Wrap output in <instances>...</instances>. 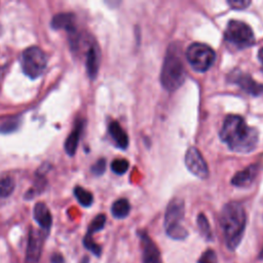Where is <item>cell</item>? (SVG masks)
Segmentation results:
<instances>
[{"label":"cell","instance_id":"1","mask_svg":"<svg viewBox=\"0 0 263 263\" xmlns=\"http://www.w3.org/2000/svg\"><path fill=\"white\" fill-rule=\"evenodd\" d=\"M219 137L231 151L237 153L254 151L259 142L258 130L248 125L243 117L232 114L225 117Z\"/></svg>","mask_w":263,"mask_h":263},{"label":"cell","instance_id":"2","mask_svg":"<svg viewBox=\"0 0 263 263\" xmlns=\"http://www.w3.org/2000/svg\"><path fill=\"white\" fill-rule=\"evenodd\" d=\"M220 225L227 249L234 251L241 241L247 225V214L242 204L237 201L226 203L220 213Z\"/></svg>","mask_w":263,"mask_h":263},{"label":"cell","instance_id":"3","mask_svg":"<svg viewBox=\"0 0 263 263\" xmlns=\"http://www.w3.org/2000/svg\"><path fill=\"white\" fill-rule=\"evenodd\" d=\"M186 73L179 49L175 43L167 47L160 71V82L167 91L177 90L185 81Z\"/></svg>","mask_w":263,"mask_h":263},{"label":"cell","instance_id":"4","mask_svg":"<svg viewBox=\"0 0 263 263\" xmlns=\"http://www.w3.org/2000/svg\"><path fill=\"white\" fill-rule=\"evenodd\" d=\"M185 205L181 198H173L165 210L164 229L168 237L175 240H183L188 236V231L182 226L181 222L184 218Z\"/></svg>","mask_w":263,"mask_h":263},{"label":"cell","instance_id":"5","mask_svg":"<svg viewBox=\"0 0 263 263\" xmlns=\"http://www.w3.org/2000/svg\"><path fill=\"white\" fill-rule=\"evenodd\" d=\"M224 40L228 46L241 50L252 46L255 42V36L251 27L237 20H231L228 22L225 32Z\"/></svg>","mask_w":263,"mask_h":263},{"label":"cell","instance_id":"6","mask_svg":"<svg viewBox=\"0 0 263 263\" xmlns=\"http://www.w3.org/2000/svg\"><path fill=\"white\" fill-rule=\"evenodd\" d=\"M186 60L193 70L199 73L208 71L216 60V53L212 47L204 43H191L186 49Z\"/></svg>","mask_w":263,"mask_h":263},{"label":"cell","instance_id":"7","mask_svg":"<svg viewBox=\"0 0 263 263\" xmlns=\"http://www.w3.org/2000/svg\"><path fill=\"white\" fill-rule=\"evenodd\" d=\"M21 64L24 73L31 79H36L42 75L46 68V54L40 47L30 46L23 51Z\"/></svg>","mask_w":263,"mask_h":263},{"label":"cell","instance_id":"8","mask_svg":"<svg viewBox=\"0 0 263 263\" xmlns=\"http://www.w3.org/2000/svg\"><path fill=\"white\" fill-rule=\"evenodd\" d=\"M228 79L230 82L236 84L240 89L251 96L258 97L263 93V84L258 83L250 74L238 69L233 70L229 74Z\"/></svg>","mask_w":263,"mask_h":263},{"label":"cell","instance_id":"9","mask_svg":"<svg viewBox=\"0 0 263 263\" xmlns=\"http://www.w3.org/2000/svg\"><path fill=\"white\" fill-rule=\"evenodd\" d=\"M184 162L189 172L195 177L199 179H206L209 177L208 164L197 148L190 147L186 151Z\"/></svg>","mask_w":263,"mask_h":263},{"label":"cell","instance_id":"10","mask_svg":"<svg viewBox=\"0 0 263 263\" xmlns=\"http://www.w3.org/2000/svg\"><path fill=\"white\" fill-rule=\"evenodd\" d=\"M142 248V262L143 263H162L160 252L155 242L150 238L145 230L138 231Z\"/></svg>","mask_w":263,"mask_h":263},{"label":"cell","instance_id":"11","mask_svg":"<svg viewBox=\"0 0 263 263\" xmlns=\"http://www.w3.org/2000/svg\"><path fill=\"white\" fill-rule=\"evenodd\" d=\"M42 243L43 237L42 233L37 229L31 228L29 232L26 260L25 263H38L42 253Z\"/></svg>","mask_w":263,"mask_h":263},{"label":"cell","instance_id":"12","mask_svg":"<svg viewBox=\"0 0 263 263\" xmlns=\"http://www.w3.org/2000/svg\"><path fill=\"white\" fill-rule=\"evenodd\" d=\"M259 172V165L250 164L242 171L237 172L231 179V184L236 187H249L256 179Z\"/></svg>","mask_w":263,"mask_h":263},{"label":"cell","instance_id":"13","mask_svg":"<svg viewBox=\"0 0 263 263\" xmlns=\"http://www.w3.org/2000/svg\"><path fill=\"white\" fill-rule=\"evenodd\" d=\"M100 62H101V54L99 46L96 42L91 43L86 51V72L90 79H95L97 77V74L99 72L100 68Z\"/></svg>","mask_w":263,"mask_h":263},{"label":"cell","instance_id":"14","mask_svg":"<svg viewBox=\"0 0 263 263\" xmlns=\"http://www.w3.org/2000/svg\"><path fill=\"white\" fill-rule=\"evenodd\" d=\"M54 30H66L71 34L75 33V15L71 12H61L55 14L50 23Z\"/></svg>","mask_w":263,"mask_h":263},{"label":"cell","instance_id":"15","mask_svg":"<svg viewBox=\"0 0 263 263\" xmlns=\"http://www.w3.org/2000/svg\"><path fill=\"white\" fill-rule=\"evenodd\" d=\"M33 216L35 221L44 230H49L52 224L51 214L44 202H37L33 210Z\"/></svg>","mask_w":263,"mask_h":263},{"label":"cell","instance_id":"16","mask_svg":"<svg viewBox=\"0 0 263 263\" xmlns=\"http://www.w3.org/2000/svg\"><path fill=\"white\" fill-rule=\"evenodd\" d=\"M108 132L116 146L120 149H125L128 146V136L117 121H111L108 125Z\"/></svg>","mask_w":263,"mask_h":263},{"label":"cell","instance_id":"17","mask_svg":"<svg viewBox=\"0 0 263 263\" xmlns=\"http://www.w3.org/2000/svg\"><path fill=\"white\" fill-rule=\"evenodd\" d=\"M82 122H77L75 127L73 128V130L71 132V134L67 137L66 141H65V151L68 153V155L73 156L77 150L78 147V143H79V139L81 136V132H82Z\"/></svg>","mask_w":263,"mask_h":263},{"label":"cell","instance_id":"18","mask_svg":"<svg viewBox=\"0 0 263 263\" xmlns=\"http://www.w3.org/2000/svg\"><path fill=\"white\" fill-rule=\"evenodd\" d=\"M130 212L129 201L125 198H119L115 200L111 206V214L116 219H124Z\"/></svg>","mask_w":263,"mask_h":263},{"label":"cell","instance_id":"19","mask_svg":"<svg viewBox=\"0 0 263 263\" xmlns=\"http://www.w3.org/2000/svg\"><path fill=\"white\" fill-rule=\"evenodd\" d=\"M197 227H198L200 235L206 241H212L213 240V232H212L210 223H209L205 215L202 214V213L198 214V216H197Z\"/></svg>","mask_w":263,"mask_h":263},{"label":"cell","instance_id":"20","mask_svg":"<svg viewBox=\"0 0 263 263\" xmlns=\"http://www.w3.org/2000/svg\"><path fill=\"white\" fill-rule=\"evenodd\" d=\"M74 194L76 196V199L78 200V202L81 205H83V206L91 205V203L93 201V197L89 191L85 190L84 188H82L80 186H76L74 188Z\"/></svg>","mask_w":263,"mask_h":263},{"label":"cell","instance_id":"21","mask_svg":"<svg viewBox=\"0 0 263 263\" xmlns=\"http://www.w3.org/2000/svg\"><path fill=\"white\" fill-rule=\"evenodd\" d=\"M14 180L11 177H4L0 179V197H8L14 190Z\"/></svg>","mask_w":263,"mask_h":263},{"label":"cell","instance_id":"22","mask_svg":"<svg viewBox=\"0 0 263 263\" xmlns=\"http://www.w3.org/2000/svg\"><path fill=\"white\" fill-rule=\"evenodd\" d=\"M106 224V216L104 214H100L93 218V220L90 222L86 234H89L92 236L95 232H98L104 228Z\"/></svg>","mask_w":263,"mask_h":263},{"label":"cell","instance_id":"23","mask_svg":"<svg viewBox=\"0 0 263 263\" xmlns=\"http://www.w3.org/2000/svg\"><path fill=\"white\" fill-rule=\"evenodd\" d=\"M129 167V163L124 158H116L111 162V170L116 175H123Z\"/></svg>","mask_w":263,"mask_h":263},{"label":"cell","instance_id":"24","mask_svg":"<svg viewBox=\"0 0 263 263\" xmlns=\"http://www.w3.org/2000/svg\"><path fill=\"white\" fill-rule=\"evenodd\" d=\"M83 245H84V247H85L88 251H90L93 255H96V256H98V257L101 255L102 249H101V247H100L98 243L95 242V240H93V238H92L91 235L85 234V236H84V238H83Z\"/></svg>","mask_w":263,"mask_h":263},{"label":"cell","instance_id":"25","mask_svg":"<svg viewBox=\"0 0 263 263\" xmlns=\"http://www.w3.org/2000/svg\"><path fill=\"white\" fill-rule=\"evenodd\" d=\"M197 263H218V258L214 250H205L197 260Z\"/></svg>","mask_w":263,"mask_h":263},{"label":"cell","instance_id":"26","mask_svg":"<svg viewBox=\"0 0 263 263\" xmlns=\"http://www.w3.org/2000/svg\"><path fill=\"white\" fill-rule=\"evenodd\" d=\"M91 173L96 176H101L105 173L106 171V160L105 158H100L99 160H97L92 166H91Z\"/></svg>","mask_w":263,"mask_h":263},{"label":"cell","instance_id":"27","mask_svg":"<svg viewBox=\"0 0 263 263\" xmlns=\"http://www.w3.org/2000/svg\"><path fill=\"white\" fill-rule=\"evenodd\" d=\"M227 4L232 9L242 10V9H246L251 4V1H249V0H228Z\"/></svg>","mask_w":263,"mask_h":263},{"label":"cell","instance_id":"28","mask_svg":"<svg viewBox=\"0 0 263 263\" xmlns=\"http://www.w3.org/2000/svg\"><path fill=\"white\" fill-rule=\"evenodd\" d=\"M16 121H8L5 122L4 124H2V126L0 127V133H11L12 130H14L16 128Z\"/></svg>","mask_w":263,"mask_h":263},{"label":"cell","instance_id":"29","mask_svg":"<svg viewBox=\"0 0 263 263\" xmlns=\"http://www.w3.org/2000/svg\"><path fill=\"white\" fill-rule=\"evenodd\" d=\"M50 259H51V263H65L64 257L59 253H54Z\"/></svg>","mask_w":263,"mask_h":263},{"label":"cell","instance_id":"30","mask_svg":"<svg viewBox=\"0 0 263 263\" xmlns=\"http://www.w3.org/2000/svg\"><path fill=\"white\" fill-rule=\"evenodd\" d=\"M258 60L261 64V70L263 71V47H261L258 51Z\"/></svg>","mask_w":263,"mask_h":263},{"label":"cell","instance_id":"31","mask_svg":"<svg viewBox=\"0 0 263 263\" xmlns=\"http://www.w3.org/2000/svg\"><path fill=\"white\" fill-rule=\"evenodd\" d=\"M258 258H259L260 260H263V247H262V249H261V251H260V253H259Z\"/></svg>","mask_w":263,"mask_h":263}]
</instances>
